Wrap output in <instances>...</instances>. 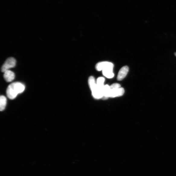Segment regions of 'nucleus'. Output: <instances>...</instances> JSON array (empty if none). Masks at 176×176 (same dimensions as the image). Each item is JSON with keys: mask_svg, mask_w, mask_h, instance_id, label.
Wrapping results in <instances>:
<instances>
[{"mask_svg": "<svg viewBox=\"0 0 176 176\" xmlns=\"http://www.w3.org/2000/svg\"><path fill=\"white\" fill-rule=\"evenodd\" d=\"M25 88V86L22 83L17 82L12 83L7 88V96L10 99H14L18 94L23 92Z\"/></svg>", "mask_w": 176, "mask_h": 176, "instance_id": "1", "label": "nucleus"}, {"mask_svg": "<svg viewBox=\"0 0 176 176\" xmlns=\"http://www.w3.org/2000/svg\"><path fill=\"white\" fill-rule=\"evenodd\" d=\"M88 84L93 97L97 99L103 98V91L98 89L94 78L93 76H91L89 77Z\"/></svg>", "mask_w": 176, "mask_h": 176, "instance_id": "2", "label": "nucleus"}, {"mask_svg": "<svg viewBox=\"0 0 176 176\" xmlns=\"http://www.w3.org/2000/svg\"><path fill=\"white\" fill-rule=\"evenodd\" d=\"M16 61L13 58L8 59L4 63L1 68L2 72H5L6 71L9 70V69L14 67L16 65Z\"/></svg>", "mask_w": 176, "mask_h": 176, "instance_id": "3", "label": "nucleus"}, {"mask_svg": "<svg viewBox=\"0 0 176 176\" xmlns=\"http://www.w3.org/2000/svg\"><path fill=\"white\" fill-rule=\"evenodd\" d=\"M125 92L123 88H118L110 89V98H115L120 97L124 94Z\"/></svg>", "mask_w": 176, "mask_h": 176, "instance_id": "4", "label": "nucleus"}, {"mask_svg": "<svg viewBox=\"0 0 176 176\" xmlns=\"http://www.w3.org/2000/svg\"><path fill=\"white\" fill-rule=\"evenodd\" d=\"M129 68L128 66H125L122 67L119 72L117 76V79L118 81L123 80L126 77L128 72Z\"/></svg>", "mask_w": 176, "mask_h": 176, "instance_id": "5", "label": "nucleus"}, {"mask_svg": "<svg viewBox=\"0 0 176 176\" xmlns=\"http://www.w3.org/2000/svg\"><path fill=\"white\" fill-rule=\"evenodd\" d=\"M114 66H110L105 68L102 70L103 75L108 78H112L114 76L113 72Z\"/></svg>", "mask_w": 176, "mask_h": 176, "instance_id": "6", "label": "nucleus"}, {"mask_svg": "<svg viewBox=\"0 0 176 176\" xmlns=\"http://www.w3.org/2000/svg\"><path fill=\"white\" fill-rule=\"evenodd\" d=\"M114 66V64L110 62H101L98 63L96 66V69L98 71H101L103 69L109 66Z\"/></svg>", "mask_w": 176, "mask_h": 176, "instance_id": "7", "label": "nucleus"}, {"mask_svg": "<svg viewBox=\"0 0 176 176\" xmlns=\"http://www.w3.org/2000/svg\"><path fill=\"white\" fill-rule=\"evenodd\" d=\"M15 74L10 70H8L4 72V78L8 82L13 81L14 79Z\"/></svg>", "mask_w": 176, "mask_h": 176, "instance_id": "8", "label": "nucleus"}, {"mask_svg": "<svg viewBox=\"0 0 176 176\" xmlns=\"http://www.w3.org/2000/svg\"><path fill=\"white\" fill-rule=\"evenodd\" d=\"M103 91V99L104 100H107L110 97V86L107 85H104Z\"/></svg>", "mask_w": 176, "mask_h": 176, "instance_id": "9", "label": "nucleus"}, {"mask_svg": "<svg viewBox=\"0 0 176 176\" xmlns=\"http://www.w3.org/2000/svg\"><path fill=\"white\" fill-rule=\"evenodd\" d=\"M104 81L105 79L103 77L98 78L96 81V84L98 89L102 91H103V89L104 86Z\"/></svg>", "mask_w": 176, "mask_h": 176, "instance_id": "10", "label": "nucleus"}, {"mask_svg": "<svg viewBox=\"0 0 176 176\" xmlns=\"http://www.w3.org/2000/svg\"><path fill=\"white\" fill-rule=\"evenodd\" d=\"M7 104L6 98L4 96H1L0 97V110L1 111L5 109Z\"/></svg>", "mask_w": 176, "mask_h": 176, "instance_id": "11", "label": "nucleus"}, {"mask_svg": "<svg viewBox=\"0 0 176 176\" xmlns=\"http://www.w3.org/2000/svg\"><path fill=\"white\" fill-rule=\"evenodd\" d=\"M121 88L120 85L117 83L114 84L110 86V89L118 88Z\"/></svg>", "mask_w": 176, "mask_h": 176, "instance_id": "12", "label": "nucleus"}, {"mask_svg": "<svg viewBox=\"0 0 176 176\" xmlns=\"http://www.w3.org/2000/svg\"><path fill=\"white\" fill-rule=\"evenodd\" d=\"M175 56H176V53H175Z\"/></svg>", "mask_w": 176, "mask_h": 176, "instance_id": "13", "label": "nucleus"}]
</instances>
